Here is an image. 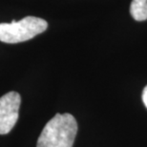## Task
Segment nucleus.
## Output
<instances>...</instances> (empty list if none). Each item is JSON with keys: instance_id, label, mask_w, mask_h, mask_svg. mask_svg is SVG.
<instances>
[{"instance_id": "1", "label": "nucleus", "mask_w": 147, "mask_h": 147, "mask_svg": "<svg viewBox=\"0 0 147 147\" xmlns=\"http://www.w3.org/2000/svg\"><path fill=\"white\" fill-rule=\"evenodd\" d=\"M78 122L71 114H57L44 126L36 147H73Z\"/></svg>"}, {"instance_id": "2", "label": "nucleus", "mask_w": 147, "mask_h": 147, "mask_svg": "<svg viewBox=\"0 0 147 147\" xmlns=\"http://www.w3.org/2000/svg\"><path fill=\"white\" fill-rule=\"evenodd\" d=\"M48 28L46 20L36 16H26L19 21L0 23V41L19 43L30 40Z\"/></svg>"}, {"instance_id": "3", "label": "nucleus", "mask_w": 147, "mask_h": 147, "mask_svg": "<svg viewBox=\"0 0 147 147\" xmlns=\"http://www.w3.org/2000/svg\"><path fill=\"white\" fill-rule=\"evenodd\" d=\"M21 98L16 92H9L0 98V135L8 134L18 119Z\"/></svg>"}, {"instance_id": "4", "label": "nucleus", "mask_w": 147, "mask_h": 147, "mask_svg": "<svg viewBox=\"0 0 147 147\" xmlns=\"http://www.w3.org/2000/svg\"><path fill=\"white\" fill-rule=\"evenodd\" d=\"M130 13L137 21H144L147 19V0H132Z\"/></svg>"}, {"instance_id": "5", "label": "nucleus", "mask_w": 147, "mask_h": 147, "mask_svg": "<svg viewBox=\"0 0 147 147\" xmlns=\"http://www.w3.org/2000/svg\"><path fill=\"white\" fill-rule=\"evenodd\" d=\"M142 101L144 105L147 108V85L144 87V89H143V92H142Z\"/></svg>"}]
</instances>
